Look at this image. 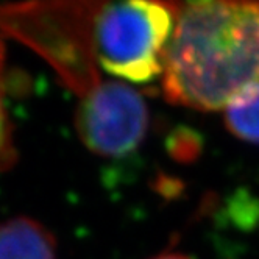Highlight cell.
<instances>
[{"instance_id":"1","label":"cell","mask_w":259,"mask_h":259,"mask_svg":"<svg viewBox=\"0 0 259 259\" xmlns=\"http://www.w3.org/2000/svg\"><path fill=\"white\" fill-rule=\"evenodd\" d=\"M161 84L167 102L198 111L259 84V2L180 5Z\"/></svg>"},{"instance_id":"2","label":"cell","mask_w":259,"mask_h":259,"mask_svg":"<svg viewBox=\"0 0 259 259\" xmlns=\"http://www.w3.org/2000/svg\"><path fill=\"white\" fill-rule=\"evenodd\" d=\"M180 5L149 0L97 4L92 50L109 75L144 84L162 77Z\"/></svg>"},{"instance_id":"3","label":"cell","mask_w":259,"mask_h":259,"mask_svg":"<svg viewBox=\"0 0 259 259\" xmlns=\"http://www.w3.org/2000/svg\"><path fill=\"white\" fill-rule=\"evenodd\" d=\"M97 4H25L0 10V28L36 49L83 97L100 83L94 69L92 21Z\"/></svg>"},{"instance_id":"4","label":"cell","mask_w":259,"mask_h":259,"mask_svg":"<svg viewBox=\"0 0 259 259\" xmlns=\"http://www.w3.org/2000/svg\"><path fill=\"white\" fill-rule=\"evenodd\" d=\"M149 119V106L139 91L125 81H100L81 97L75 128L92 153L122 158L142 144Z\"/></svg>"},{"instance_id":"5","label":"cell","mask_w":259,"mask_h":259,"mask_svg":"<svg viewBox=\"0 0 259 259\" xmlns=\"http://www.w3.org/2000/svg\"><path fill=\"white\" fill-rule=\"evenodd\" d=\"M0 259H57V240L41 222L17 215L0 224Z\"/></svg>"},{"instance_id":"6","label":"cell","mask_w":259,"mask_h":259,"mask_svg":"<svg viewBox=\"0 0 259 259\" xmlns=\"http://www.w3.org/2000/svg\"><path fill=\"white\" fill-rule=\"evenodd\" d=\"M224 113L225 125L233 136L259 144V84L233 99Z\"/></svg>"},{"instance_id":"7","label":"cell","mask_w":259,"mask_h":259,"mask_svg":"<svg viewBox=\"0 0 259 259\" xmlns=\"http://www.w3.org/2000/svg\"><path fill=\"white\" fill-rule=\"evenodd\" d=\"M4 63H5V47L2 39H0V170L10 169L16 161L11 123L4 103Z\"/></svg>"},{"instance_id":"8","label":"cell","mask_w":259,"mask_h":259,"mask_svg":"<svg viewBox=\"0 0 259 259\" xmlns=\"http://www.w3.org/2000/svg\"><path fill=\"white\" fill-rule=\"evenodd\" d=\"M152 259H192L191 256L188 254H183V253H162V254H158Z\"/></svg>"}]
</instances>
